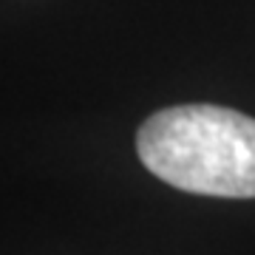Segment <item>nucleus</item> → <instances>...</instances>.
<instances>
[{
    "mask_svg": "<svg viewBox=\"0 0 255 255\" xmlns=\"http://www.w3.org/2000/svg\"><path fill=\"white\" fill-rule=\"evenodd\" d=\"M139 159L170 187L255 199V119L221 105H176L139 128Z\"/></svg>",
    "mask_w": 255,
    "mask_h": 255,
    "instance_id": "obj_1",
    "label": "nucleus"
}]
</instances>
